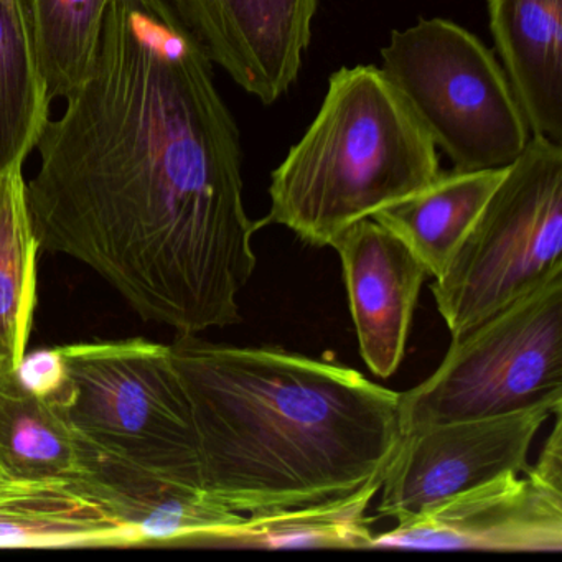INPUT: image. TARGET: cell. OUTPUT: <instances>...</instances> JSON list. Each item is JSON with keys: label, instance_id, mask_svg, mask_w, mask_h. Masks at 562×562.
Returning a JSON list of instances; mask_svg holds the SVG:
<instances>
[{"label": "cell", "instance_id": "obj_1", "mask_svg": "<svg viewBox=\"0 0 562 562\" xmlns=\"http://www.w3.org/2000/svg\"><path fill=\"white\" fill-rule=\"evenodd\" d=\"M50 121L27 202L42 251L97 272L144 321L241 322L258 259L238 124L167 0H113L87 80Z\"/></svg>", "mask_w": 562, "mask_h": 562}, {"label": "cell", "instance_id": "obj_2", "mask_svg": "<svg viewBox=\"0 0 562 562\" xmlns=\"http://www.w3.org/2000/svg\"><path fill=\"white\" fill-rule=\"evenodd\" d=\"M202 486L236 513L314 505L383 479L403 439L400 393L278 347L177 335Z\"/></svg>", "mask_w": 562, "mask_h": 562}, {"label": "cell", "instance_id": "obj_3", "mask_svg": "<svg viewBox=\"0 0 562 562\" xmlns=\"http://www.w3.org/2000/svg\"><path fill=\"white\" fill-rule=\"evenodd\" d=\"M439 173L436 144L384 71L344 67L328 78L317 116L272 172L262 226H285L325 248Z\"/></svg>", "mask_w": 562, "mask_h": 562}, {"label": "cell", "instance_id": "obj_4", "mask_svg": "<svg viewBox=\"0 0 562 562\" xmlns=\"http://www.w3.org/2000/svg\"><path fill=\"white\" fill-rule=\"evenodd\" d=\"M562 272V144L531 136L432 291L453 337Z\"/></svg>", "mask_w": 562, "mask_h": 562}, {"label": "cell", "instance_id": "obj_5", "mask_svg": "<svg viewBox=\"0 0 562 562\" xmlns=\"http://www.w3.org/2000/svg\"><path fill=\"white\" fill-rule=\"evenodd\" d=\"M381 70L456 170L512 166L531 139L521 106L493 52L446 19L391 32Z\"/></svg>", "mask_w": 562, "mask_h": 562}, {"label": "cell", "instance_id": "obj_6", "mask_svg": "<svg viewBox=\"0 0 562 562\" xmlns=\"http://www.w3.org/2000/svg\"><path fill=\"white\" fill-rule=\"evenodd\" d=\"M60 348L71 380L65 407L88 446L202 486L192 404L170 345L137 337Z\"/></svg>", "mask_w": 562, "mask_h": 562}, {"label": "cell", "instance_id": "obj_7", "mask_svg": "<svg viewBox=\"0 0 562 562\" xmlns=\"http://www.w3.org/2000/svg\"><path fill=\"white\" fill-rule=\"evenodd\" d=\"M562 407V272L465 334L440 367L400 394L401 430Z\"/></svg>", "mask_w": 562, "mask_h": 562}, {"label": "cell", "instance_id": "obj_8", "mask_svg": "<svg viewBox=\"0 0 562 562\" xmlns=\"http://www.w3.org/2000/svg\"><path fill=\"white\" fill-rule=\"evenodd\" d=\"M552 417L551 436L525 476L502 473L450 496L374 535L370 549L561 552L562 411Z\"/></svg>", "mask_w": 562, "mask_h": 562}, {"label": "cell", "instance_id": "obj_9", "mask_svg": "<svg viewBox=\"0 0 562 562\" xmlns=\"http://www.w3.org/2000/svg\"><path fill=\"white\" fill-rule=\"evenodd\" d=\"M559 411L541 404L404 434L381 483L376 518L406 521L502 473H525L536 434Z\"/></svg>", "mask_w": 562, "mask_h": 562}, {"label": "cell", "instance_id": "obj_10", "mask_svg": "<svg viewBox=\"0 0 562 562\" xmlns=\"http://www.w3.org/2000/svg\"><path fill=\"white\" fill-rule=\"evenodd\" d=\"M213 65L272 106L301 77L318 0H167Z\"/></svg>", "mask_w": 562, "mask_h": 562}, {"label": "cell", "instance_id": "obj_11", "mask_svg": "<svg viewBox=\"0 0 562 562\" xmlns=\"http://www.w3.org/2000/svg\"><path fill=\"white\" fill-rule=\"evenodd\" d=\"M330 248L338 252L344 269L361 358L378 378L393 376L403 361L420 288L429 274L416 255L373 218L355 223Z\"/></svg>", "mask_w": 562, "mask_h": 562}, {"label": "cell", "instance_id": "obj_12", "mask_svg": "<svg viewBox=\"0 0 562 562\" xmlns=\"http://www.w3.org/2000/svg\"><path fill=\"white\" fill-rule=\"evenodd\" d=\"M137 546L106 486L94 475L9 479L0 475V548Z\"/></svg>", "mask_w": 562, "mask_h": 562}, {"label": "cell", "instance_id": "obj_13", "mask_svg": "<svg viewBox=\"0 0 562 562\" xmlns=\"http://www.w3.org/2000/svg\"><path fill=\"white\" fill-rule=\"evenodd\" d=\"M93 472L137 546H209L243 518L205 488L93 449Z\"/></svg>", "mask_w": 562, "mask_h": 562}, {"label": "cell", "instance_id": "obj_14", "mask_svg": "<svg viewBox=\"0 0 562 562\" xmlns=\"http://www.w3.org/2000/svg\"><path fill=\"white\" fill-rule=\"evenodd\" d=\"M488 19L529 131L562 144V0H488Z\"/></svg>", "mask_w": 562, "mask_h": 562}, {"label": "cell", "instance_id": "obj_15", "mask_svg": "<svg viewBox=\"0 0 562 562\" xmlns=\"http://www.w3.org/2000/svg\"><path fill=\"white\" fill-rule=\"evenodd\" d=\"M506 170L508 167L440 172L429 186L381 210L373 220L416 255L427 274L439 278Z\"/></svg>", "mask_w": 562, "mask_h": 562}, {"label": "cell", "instance_id": "obj_16", "mask_svg": "<svg viewBox=\"0 0 562 562\" xmlns=\"http://www.w3.org/2000/svg\"><path fill=\"white\" fill-rule=\"evenodd\" d=\"M93 470V453L60 401L44 400L0 371V475L64 479Z\"/></svg>", "mask_w": 562, "mask_h": 562}, {"label": "cell", "instance_id": "obj_17", "mask_svg": "<svg viewBox=\"0 0 562 562\" xmlns=\"http://www.w3.org/2000/svg\"><path fill=\"white\" fill-rule=\"evenodd\" d=\"M41 243L27 202L24 166L0 170V371L18 370L38 301Z\"/></svg>", "mask_w": 562, "mask_h": 562}, {"label": "cell", "instance_id": "obj_18", "mask_svg": "<svg viewBox=\"0 0 562 562\" xmlns=\"http://www.w3.org/2000/svg\"><path fill=\"white\" fill-rule=\"evenodd\" d=\"M383 479L340 498L243 515L216 538L213 548L370 549L376 516L367 512Z\"/></svg>", "mask_w": 562, "mask_h": 562}, {"label": "cell", "instance_id": "obj_19", "mask_svg": "<svg viewBox=\"0 0 562 562\" xmlns=\"http://www.w3.org/2000/svg\"><path fill=\"white\" fill-rule=\"evenodd\" d=\"M29 0H0V170L24 166L50 123Z\"/></svg>", "mask_w": 562, "mask_h": 562}, {"label": "cell", "instance_id": "obj_20", "mask_svg": "<svg viewBox=\"0 0 562 562\" xmlns=\"http://www.w3.org/2000/svg\"><path fill=\"white\" fill-rule=\"evenodd\" d=\"M113 0H29L38 65L52 100H67L97 58Z\"/></svg>", "mask_w": 562, "mask_h": 562}, {"label": "cell", "instance_id": "obj_21", "mask_svg": "<svg viewBox=\"0 0 562 562\" xmlns=\"http://www.w3.org/2000/svg\"><path fill=\"white\" fill-rule=\"evenodd\" d=\"M15 376L29 393L67 404L71 380L67 358L60 347L25 351Z\"/></svg>", "mask_w": 562, "mask_h": 562}]
</instances>
